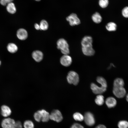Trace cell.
Segmentation results:
<instances>
[{"label":"cell","instance_id":"20","mask_svg":"<svg viewBox=\"0 0 128 128\" xmlns=\"http://www.w3.org/2000/svg\"><path fill=\"white\" fill-rule=\"evenodd\" d=\"M105 27L106 29L109 31H114L116 29L117 25L114 22H110L106 24Z\"/></svg>","mask_w":128,"mask_h":128},{"label":"cell","instance_id":"36","mask_svg":"<svg viewBox=\"0 0 128 128\" xmlns=\"http://www.w3.org/2000/svg\"><path fill=\"white\" fill-rule=\"evenodd\" d=\"M35 0L37 1H40L41 0Z\"/></svg>","mask_w":128,"mask_h":128},{"label":"cell","instance_id":"26","mask_svg":"<svg viewBox=\"0 0 128 128\" xmlns=\"http://www.w3.org/2000/svg\"><path fill=\"white\" fill-rule=\"evenodd\" d=\"M119 128H128V122L125 120L119 121L118 123Z\"/></svg>","mask_w":128,"mask_h":128},{"label":"cell","instance_id":"30","mask_svg":"<svg viewBox=\"0 0 128 128\" xmlns=\"http://www.w3.org/2000/svg\"><path fill=\"white\" fill-rule=\"evenodd\" d=\"M13 0H0V3L3 6H6L8 4L12 2Z\"/></svg>","mask_w":128,"mask_h":128},{"label":"cell","instance_id":"23","mask_svg":"<svg viewBox=\"0 0 128 128\" xmlns=\"http://www.w3.org/2000/svg\"><path fill=\"white\" fill-rule=\"evenodd\" d=\"M39 25L40 30L44 31L47 30L49 27L47 22L45 20H42L41 21Z\"/></svg>","mask_w":128,"mask_h":128},{"label":"cell","instance_id":"35","mask_svg":"<svg viewBox=\"0 0 128 128\" xmlns=\"http://www.w3.org/2000/svg\"><path fill=\"white\" fill-rule=\"evenodd\" d=\"M126 100L128 102V94L126 96Z\"/></svg>","mask_w":128,"mask_h":128},{"label":"cell","instance_id":"21","mask_svg":"<svg viewBox=\"0 0 128 128\" xmlns=\"http://www.w3.org/2000/svg\"><path fill=\"white\" fill-rule=\"evenodd\" d=\"M95 102L98 105L100 106L102 105L104 102V96L101 94L98 95L95 99Z\"/></svg>","mask_w":128,"mask_h":128},{"label":"cell","instance_id":"15","mask_svg":"<svg viewBox=\"0 0 128 128\" xmlns=\"http://www.w3.org/2000/svg\"><path fill=\"white\" fill-rule=\"evenodd\" d=\"M105 103L109 108H111L115 107L117 104V101L116 99L112 97H108L106 99Z\"/></svg>","mask_w":128,"mask_h":128},{"label":"cell","instance_id":"19","mask_svg":"<svg viewBox=\"0 0 128 128\" xmlns=\"http://www.w3.org/2000/svg\"><path fill=\"white\" fill-rule=\"evenodd\" d=\"M7 48L8 51L10 52L14 53L16 52L18 49L17 46L13 43H9L7 46Z\"/></svg>","mask_w":128,"mask_h":128},{"label":"cell","instance_id":"5","mask_svg":"<svg viewBox=\"0 0 128 128\" xmlns=\"http://www.w3.org/2000/svg\"><path fill=\"white\" fill-rule=\"evenodd\" d=\"M16 123V121L14 119L7 117L2 120L1 126L2 128H14Z\"/></svg>","mask_w":128,"mask_h":128},{"label":"cell","instance_id":"9","mask_svg":"<svg viewBox=\"0 0 128 128\" xmlns=\"http://www.w3.org/2000/svg\"><path fill=\"white\" fill-rule=\"evenodd\" d=\"M60 62L63 66L68 67L70 66L72 64V58L68 55H64L61 57Z\"/></svg>","mask_w":128,"mask_h":128},{"label":"cell","instance_id":"16","mask_svg":"<svg viewBox=\"0 0 128 128\" xmlns=\"http://www.w3.org/2000/svg\"><path fill=\"white\" fill-rule=\"evenodd\" d=\"M39 110L41 114V121L43 122H48L50 119V113L44 109Z\"/></svg>","mask_w":128,"mask_h":128},{"label":"cell","instance_id":"13","mask_svg":"<svg viewBox=\"0 0 128 128\" xmlns=\"http://www.w3.org/2000/svg\"><path fill=\"white\" fill-rule=\"evenodd\" d=\"M28 33L25 29L21 28L18 30L17 32V36L18 38L22 40H25L27 37Z\"/></svg>","mask_w":128,"mask_h":128},{"label":"cell","instance_id":"12","mask_svg":"<svg viewBox=\"0 0 128 128\" xmlns=\"http://www.w3.org/2000/svg\"><path fill=\"white\" fill-rule=\"evenodd\" d=\"M32 56L34 60L36 62H39L42 59L43 55L42 52L39 50H35L33 51L32 54Z\"/></svg>","mask_w":128,"mask_h":128},{"label":"cell","instance_id":"28","mask_svg":"<svg viewBox=\"0 0 128 128\" xmlns=\"http://www.w3.org/2000/svg\"><path fill=\"white\" fill-rule=\"evenodd\" d=\"M109 4L108 0H99V4L101 7L104 8L106 7Z\"/></svg>","mask_w":128,"mask_h":128},{"label":"cell","instance_id":"34","mask_svg":"<svg viewBox=\"0 0 128 128\" xmlns=\"http://www.w3.org/2000/svg\"><path fill=\"white\" fill-rule=\"evenodd\" d=\"M95 128H106L104 125L99 124L96 126Z\"/></svg>","mask_w":128,"mask_h":128},{"label":"cell","instance_id":"18","mask_svg":"<svg viewBox=\"0 0 128 128\" xmlns=\"http://www.w3.org/2000/svg\"><path fill=\"white\" fill-rule=\"evenodd\" d=\"M92 19L94 23H101L102 19L101 15L98 12H96L92 15Z\"/></svg>","mask_w":128,"mask_h":128},{"label":"cell","instance_id":"17","mask_svg":"<svg viewBox=\"0 0 128 128\" xmlns=\"http://www.w3.org/2000/svg\"><path fill=\"white\" fill-rule=\"evenodd\" d=\"M7 11L9 13L13 14L16 11V8L14 4L12 2L8 4L6 6Z\"/></svg>","mask_w":128,"mask_h":128},{"label":"cell","instance_id":"14","mask_svg":"<svg viewBox=\"0 0 128 128\" xmlns=\"http://www.w3.org/2000/svg\"><path fill=\"white\" fill-rule=\"evenodd\" d=\"M82 51L83 54L87 56H92L93 55L95 51L92 46L89 47H82Z\"/></svg>","mask_w":128,"mask_h":128},{"label":"cell","instance_id":"11","mask_svg":"<svg viewBox=\"0 0 128 128\" xmlns=\"http://www.w3.org/2000/svg\"><path fill=\"white\" fill-rule=\"evenodd\" d=\"M12 113V111L10 108L6 105H3L1 107V114L3 117H8Z\"/></svg>","mask_w":128,"mask_h":128},{"label":"cell","instance_id":"22","mask_svg":"<svg viewBox=\"0 0 128 128\" xmlns=\"http://www.w3.org/2000/svg\"><path fill=\"white\" fill-rule=\"evenodd\" d=\"M124 82L123 80L120 78H116L114 81L113 87H123Z\"/></svg>","mask_w":128,"mask_h":128},{"label":"cell","instance_id":"25","mask_svg":"<svg viewBox=\"0 0 128 128\" xmlns=\"http://www.w3.org/2000/svg\"><path fill=\"white\" fill-rule=\"evenodd\" d=\"M23 126L24 128H34V126L33 123L32 121L27 120L24 122Z\"/></svg>","mask_w":128,"mask_h":128},{"label":"cell","instance_id":"29","mask_svg":"<svg viewBox=\"0 0 128 128\" xmlns=\"http://www.w3.org/2000/svg\"><path fill=\"white\" fill-rule=\"evenodd\" d=\"M122 14L123 17L128 18V6H126L123 9L122 11Z\"/></svg>","mask_w":128,"mask_h":128},{"label":"cell","instance_id":"1","mask_svg":"<svg viewBox=\"0 0 128 128\" xmlns=\"http://www.w3.org/2000/svg\"><path fill=\"white\" fill-rule=\"evenodd\" d=\"M97 81L101 85L99 87L95 83H92L90 85V88L92 92L96 94H101L106 90L107 84L106 81L103 77H98L96 78Z\"/></svg>","mask_w":128,"mask_h":128},{"label":"cell","instance_id":"7","mask_svg":"<svg viewBox=\"0 0 128 128\" xmlns=\"http://www.w3.org/2000/svg\"><path fill=\"white\" fill-rule=\"evenodd\" d=\"M84 120L86 124L88 126H91L95 123V120L93 114L91 112L86 113L84 116Z\"/></svg>","mask_w":128,"mask_h":128},{"label":"cell","instance_id":"6","mask_svg":"<svg viewBox=\"0 0 128 128\" xmlns=\"http://www.w3.org/2000/svg\"><path fill=\"white\" fill-rule=\"evenodd\" d=\"M66 19L69 22V24L71 26L78 25L80 23V19L77 14L74 13H72L67 17Z\"/></svg>","mask_w":128,"mask_h":128},{"label":"cell","instance_id":"31","mask_svg":"<svg viewBox=\"0 0 128 128\" xmlns=\"http://www.w3.org/2000/svg\"><path fill=\"white\" fill-rule=\"evenodd\" d=\"M70 128H84L80 124L75 123L72 125Z\"/></svg>","mask_w":128,"mask_h":128},{"label":"cell","instance_id":"2","mask_svg":"<svg viewBox=\"0 0 128 128\" xmlns=\"http://www.w3.org/2000/svg\"><path fill=\"white\" fill-rule=\"evenodd\" d=\"M57 48L60 50L61 53L64 55H68L70 53L69 45L67 41L64 39H59L57 42Z\"/></svg>","mask_w":128,"mask_h":128},{"label":"cell","instance_id":"10","mask_svg":"<svg viewBox=\"0 0 128 128\" xmlns=\"http://www.w3.org/2000/svg\"><path fill=\"white\" fill-rule=\"evenodd\" d=\"M93 40L92 37L90 36H86L82 39L81 44L82 47H88L92 46Z\"/></svg>","mask_w":128,"mask_h":128},{"label":"cell","instance_id":"3","mask_svg":"<svg viewBox=\"0 0 128 128\" xmlns=\"http://www.w3.org/2000/svg\"><path fill=\"white\" fill-rule=\"evenodd\" d=\"M67 79L68 83L76 85L79 81V77L78 74L73 71H70L68 73Z\"/></svg>","mask_w":128,"mask_h":128},{"label":"cell","instance_id":"32","mask_svg":"<svg viewBox=\"0 0 128 128\" xmlns=\"http://www.w3.org/2000/svg\"><path fill=\"white\" fill-rule=\"evenodd\" d=\"M14 128H23L21 122L19 121H16L15 125Z\"/></svg>","mask_w":128,"mask_h":128},{"label":"cell","instance_id":"8","mask_svg":"<svg viewBox=\"0 0 128 128\" xmlns=\"http://www.w3.org/2000/svg\"><path fill=\"white\" fill-rule=\"evenodd\" d=\"M113 92L114 94L119 98H123L126 93L125 89L122 87H113Z\"/></svg>","mask_w":128,"mask_h":128},{"label":"cell","instance_id":"24","mask_svg":"<svg viewBox=\"0 0 128 128\" xmlns=\"http://www.w3.org/2000/svg\"><path fill=\"white\" fill-rule=\"evenodd\" d=\"M74 119L76 121H82L84 120V116L80 113L76 112L73 115Z\"/></svg>","mask_w":128,"mask_h":128},{"label":"cell","instance_id":"27","mask_svg":"<svg viewBox=\"0 0 128 128\" xmlns=\"http://www.w3.org/2000/svg\"><path fill=\"white\" fill-rule=\"evenodd\" d=\"M33 116L34 119L37 122H40L41 121V117L39 110L35 113Z\"/></svg>","mask_w":128,"mask_h":128},{"label":"cell","instance_id":"37","mask_svg":"<svg viewBox=\"0 0 128 128\" xmlns=\"http://www.w3.org/2000/svg\"><path fill=\"white\" fill-rule=\"evenodd\" d=\"M1 61L0 60V65H1Z\"/></svg>","mask_w":128,"mask_h":128},{"label":"cell","instance_id":"33","mask_svg":"<svg viewBox=\"0 0 128 128\" xmlns=\"http://www.w3.org/2000/svg\"><path fill=\"white\" fill-rule=\"evenodd\" d=\"M34 26L35 28L37 30H40V25L37 23L34 24Z\"/></svg>","mask_w":128,"mask_h":128},{"label":"cell","instance_id":"4","mask_svg":"<svg viewBox=\"0 0 128 128\" xmlns=\"http://www.w3.org/2000/svg\"><path fill=\"white\" fill-rule=\"evenodd\" d=\"M50 119L59 123L63 119V116L61 112L58 110H54L50 114Z\"/></svg>","mask_w":128,"mask_h":128}]
</instances>
